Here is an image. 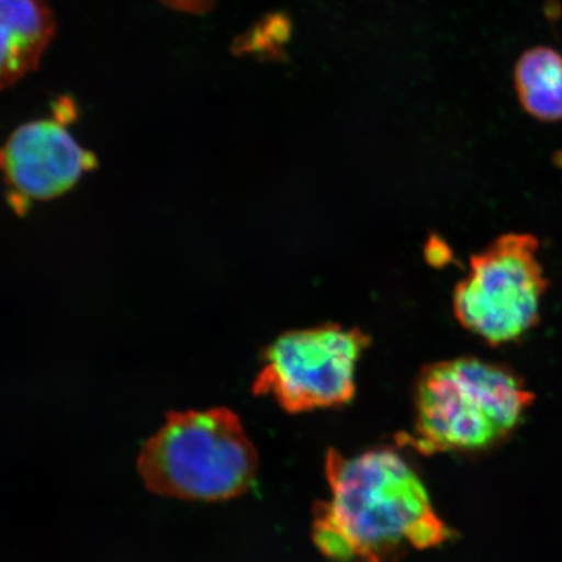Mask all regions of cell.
Listing matches in <instances>:
<instances>
[{
  "mask_svg": "<svg viewBox=\"0 0 562 562\" xmlns=\"http://www.w3.org/2000/svg\"><path fill=\"white\" fill-rule=\"evenodd\" d=\"M370 337L357 327L326 323L278 337L267 348L252 393L271 396L286 412L347 405L356 395V371Z\"/></svg>",
  "mask_w": 562,
  "mask_h": 562,
  "instance_id": "cell-5",
  "label": "cell"
},
{
  "mask_svg": "<svg viewBox=\"0 0 562 562\" xmlns=\"http://www.w3.org/2000/svg\"><path fill=\"white\" fill-rule=\"evenodd\" d=\"M3 88L13 86L38 67L54 35L53 12L44 0H2Z\"/></svg>",
  "mask_w": 562,
  "mask_h": 562,
  "instance_id": "cell-7",
  "label": "cell"
},
{
  "mask_svg": "<svg viewBox=\"0 0 562 562\" xmlns=\"http://www.w3.org/2000/svg\"><path fill=\"white\" fill-rule=\"evenodd\" d=\"M519 103L544 123L562 122V54L537 46L525 52L515 68Z\"/></svg>",
  "mask_w": 562,
  "mask_h": 562,
  "instance_id": "cell-8",
  "label": "cell"
},
{
  "mask_svg": "<svg viewBox=\"0 0 562 562\" xmlns=\"http://www.w3.org/2000/svg\"><path fill=\"white\" fill-rule=\"evenodd\" d=\"M137 467L147 488L158 495L221 502L250 488L258 454L236 414L215 407L168 414Z\"/></svg>",
  "mask_w": 562,
  "mask_h": 562,
  "instance_id": "cell-3",
  "label": "cell"
},
{
  "mask_svg": "<svg viewBox=\"0 0 562 562\" xmlns=\"http://www.w3.org/2000/svg\"><path fill=\"white\" fill-rule=\"evenodd\" d=\"M325 472L328 497L314 504L312 536L328 561L393 562L452 539L424 481L396 449L347 456L331 448Z\"/></svg>",
  "mask_w": 562,
  "mask_h": 562,
  "instance_id": "cell-1",
  "label": "cell"
},
{
  "mask_svg": "<svg viewBox=\"0 0 562 562\" xmlns=\"http://www.w3.org/2000/svg\"><path fill=\"white\" fill-rule=\"evenodd\" d=\"M533 393L503 364L459 357L427 364L414 393V426L405 442L425 454L481 452L521 424Z\"/></svg>",
  "mask_w": 562,
  "mask_h": 562,
  "instance_id": "cell-2",
  "label": "cell"
},
{
  "mask_svg": "<svg viewBox=\"0 0 562 562\" xmlns=\"http://www.w3.org/2000/svg\"><path fill=\"white\" fill-rule=\"evenodd\" d=\"M55 114L21 125L7 140L2 166L16 209L65 194L95 166L93 154L67 128L75 115L72 103L61 100Z\"/></svg>",
  "mask_w": 562,
  "mask_h": 562,
  "instance_id": "cell-6",
  "label": "cell"
},
{
  "mask_svg": "<svg viewBox=\"0 0 562 562\" xmlns=\"http://www.w3.org/2000/svg\"><path fill=\"white\" fill-rule=\"evenodd\" d=\"M531 234L503 235L470 259L453 292V313L463 328L490 346L522 339L538 325L550 281Z\"/></svg>",
  "mask_w": 562,
  "mask_h": 562,
  "instance_id": "cell-4",
  "label": "cell"
}]
</instances>
